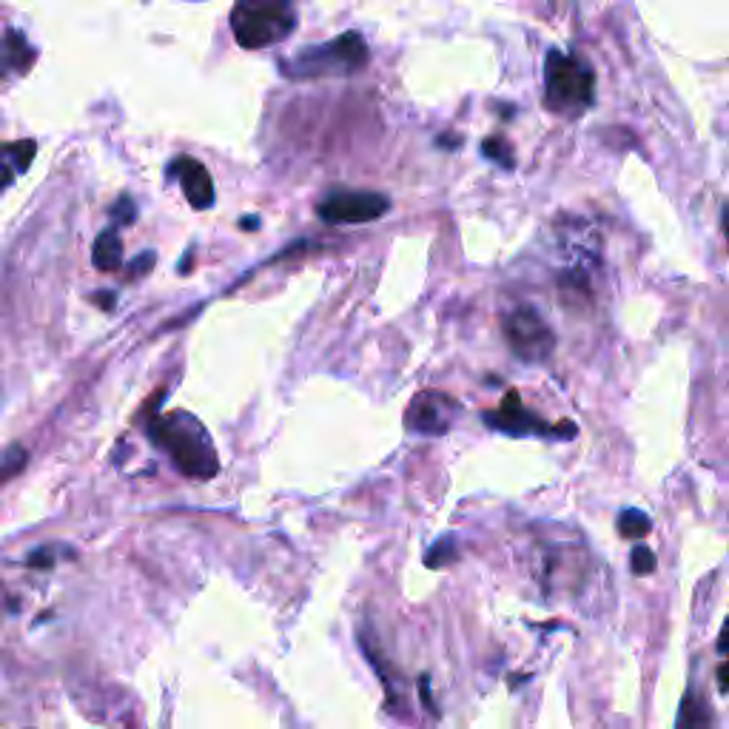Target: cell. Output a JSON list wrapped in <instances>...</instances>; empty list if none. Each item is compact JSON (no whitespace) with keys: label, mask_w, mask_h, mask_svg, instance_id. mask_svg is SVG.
Wrapping results in <instances>:
<instances>
[{"label":"cell","mask_w":729,"mask_h":729,"mask_svg":"<svg viewBox=\"0 0 729 729\" xmlns=\"http://www.w3.org/2000/svg\"><path fill=\"white\" fill-rule=\"evenodd\" d=\"M723 226H727V237H729V208L723 211Z\"/></svg>","instance_id":"cb8c5ba5"},{"label":"cell","mask_w":729,"mask_h":729,"mask_svg":"<svg viewBox=\"0 0 729 729\" xmlns=\"http://www.w3.org/2000/svg\"><path fill=\"white\" fill-rule=\"evenodd\" d=\"M459 402L450 400L447 393L422 391L407 407V427L422 436H445L454 427L456 416H459Z\"/></svg>","instance_id":"52a82bcc"},{"label":"cell","mask_w":729,"mask_h":729,"mask_svg":"<svg viewBox=\"0 0 729 729\" xmlns=\"http://www.w3.org/2000/svg\"><path fill=\"white\" fill-rule=\"evenodd\" d=\"M111 217H115V226H129V222H134V217H138V211H134V203H131V197H120L118 206L111 208Z\"/></svg>","instance_id":"d6986e66"},{"label":"cell","mask_w":729,"mask_h":729,"mask_svg":"<svg viewBox=\"0 0 729 729\" xmlns=\"http://www.w3.org/2000/svg\"><path fill=\"white\" fill-rule=\"evenodd\" d=\"M391 200L377 192H334L317 206V214L328 226H362L388 214Z\"/></svg>","instance_id":"8992f818"},{"label":"cell","mask_w":729,"mask_h":729,"mask_svg":"<svg viewBox=\"0 0 729 729\" xmlns=\"http://www.w3.org/2000/svg\"><path fill=\"white\" fill-rule=\"evenodd\" d=\"M596 100V75L585 61L553 48L544 61V106L565 118H578Z\"/></svg>","instance_id":"3957f363"},{"label":"cell","mask_w":729,"mask_h":729,"mask_svg":"<svg viewBox=\"0 0 729 729\" xmlns=\"http://www.w3.org/2000/svg\"><path fill=\"white\" fill-rule=\"evenodd\" d=\"M456 556H459V551H456V542L450 536H445V538H439V542L434 544V551L427 553L425 565L434 567V570H439V567L456 562Z\"/></svg>","instance_id":"9a60e30c"},{"label":"cell","mask_w":729,"mask_h":729,"mask_svg":"<svg viewBox=\"0 0 729 729\" xmlns=\"http://www.w3.org/2000/svg\"><path fill=\"white\" fill-rule=\"evenodd\" d=\"M91 303L100 305L104 311H111L115 305H118V300H115V294H111V291H97V294L91 296Z\"/></svg>","instance_id":"7402d4cb"},{"label":"cell","mask_w":729,"mask_h":729,"mask_svg":"<svg viewBox=\"0 0 729 729\" xmlns=\"http://www.w3.org/2000/svg\"><path fill=\"white\" fill-rule=\"evenodd\" d=\"M37 52L29 46L26 37L21 32L9 29L7 32V72H29V66L35 63Z\"/></svg>","instance_id":"8fae6325"},{"label":"cell","mask_w":729,"mask_h":729,"mask_svg":"<svg viewBox=\"0 0 729 729\" xmlns=\"http://www.w3.org/2000/svg\"><path fill=\"white\" fill-rule=\"evenodd\" d=\"M718 650L727 655V661H723L721 667H718V687H721L723 693H729V621H727V627H723L721 641H718Z\"/></svg>","instance_id":"ac0fdd59"},{"label":"cell","mask_w":729,"mask_h":729,"mask_svg":"<svg viewBox=\"0 0 729 729\" xmlns=\"http://www.w3.org/2000/svg\"><path fill=\"white\" fill-rule=\"evenodd\" d=\"M35 152L37 145L35 140H21V143H9L7 149H3V154H7V174H3V183H12L14 172L21 174L26 172L29 165H32V160H35Z\"/></svg>","instance_id":"7c38bea8"},{"label":"cell","mask_w":729,"mask_h":729,"mask_svg":"<svg viewBox=\"0 0 729 729\" xmlns=\"http://www.w3.org/2000/svg\"><path fill=\"white\" fill-rule=\"evenodd\" d=\"M26 456L29 454L21 445L7 447V454H3V479H12V476L26 465Z\"/></svg>","instance_id":"2e32d148"},{"label":"cell","mask_w":729,"mask_h":729,"mask_svg":"<svg viewBox=\"0 0 729 729\" xmlns=\"http://www.w3.org/2000/svg\"><path fill=\"white\" fill-rule=\"evenodd\" d=\"M485 422H488L490 427H496V431H502V434L510 436H551L553 431H556V427L544 425L536 413L522 407L519 393L513 391L508 393V400L502 402V407L485 413Z\"/></svg>","instance_id":"ba28073f"},{"label":"cell","mask_w":729,"mask_h":729,"mask_svg":"<svg viewBox=\"0 0 729 729\" xmlns=\"http://www.w3.org/2000/svg\"><path fill=\"white\" fill-rule=\"evenodd\" d=\"M91 260L100 271H118L123 262V240L115 228H106L104 235H97L95 248H91Z\"/></svg>","instance_id":"30bf717a"},{"label":"cell","mask_w":729,"mask_h":729,"mask_svg":"<svg viewBox=\"0 0 729 729\" xmlns=\"http://www.w3.org/2000/svg\"><path fill=\"white\" fill-rule=\"evenodd\" d=\"M633 573L635 576H648V573L655 570V553L650 551V547H644V544H639V547H633Z\"/></svg>","instance_id":"e0dca14e"},{"label":"cell","mask_w":729,"mask_h":729,"mask_svg":"<svg viewBox=\"0 0 729 729\" xmlns=\"http://www.w3.org/2000/svg\"><path fill=\"white\" fill-rule=\"evenodd\" d=\"M154 262H157L154 251H143V254H140L138 260H134L129 265V276H145V274H149V271L154 269Z\"/></svg>","instance_id":"ffe728a7"},{"label":"cell","mask_w":729,"mask_h":729,"mask_svg":"<svg viewBox=\"0 0 729 729\" xmlns=\"http://www.w3.org/2000/svg\"><path fill=\"white\" fill-rule=\"evenodd\" d=\"M168 174L179 179V186H183V194L192 203V208L206 211V208L214 206V183L206 165L183 154V157H177L168 165Z\"/></svg>","instance_id":"9c48e42d"},{"label":"cell","mask_w":729,"mask_h":729,"mask_svg":"<svg viewBox=\"0 0 729 729\" xmlns=\"http://www.w3.org/2000/svg\"><path fill=\"white\" fill-rule=\"evenodd\" d=\"M619 533L624 538H644L650 533V516L635 508L624 510L619 516Z\"/></svg>","instance_id":"4fadbf2b"},{"label":"cell","mask_w":729,"mask_h":729,"mask_svg":"<svg viewBox=\"0 0 729 729\" xmlns=\"http://www.w3.org/2000/svg\"><path fill=\"white\" fill-rule=\"evenodd\" d=\"M26 562H29V567H37V570H48V567L55 565V553H52V547H41V551L32 553Z\"/></svg>","instance_id":"44dd1931"},{"label":"cell","mask_w":729,"mask_h":729,"mask_svg":"<svg viewBox=\"0 0 729 729\" xmlns=\"http://www.w3.org/2000/svg\"><path fill=\"white\" fill-rule=\"evenodd\" d=\"M368 66V43L359 32H345L323 46H308L283 61V75L291 80H319V77H348Z\"/></svg>","instance_id":"7a4b0ae2"},{"label":"cell","mask_w":729,"mask_h":729,"mask_svg":"<svg viewBox=\"0 0 729 729\" xmlns=\"http://www.w3.org/2000/svg\"><path fill=\"white\" fill-rule=\"evenodd\" d=\"M231 29L242 48H265L296 29L294 0H237Z\"/></svg>","instance_id":"277c9868"},{"label":"cell","mask_w":729,"mask_h":729,"mask_svg":"<svg viewBox=\"0 0 729 729\" xmlns=\"http://www.w3.org/2000/svg\"><path fill=\"white\" fill-rule=\"evenodd\" d=\"M149 439L172 456L174 468L192 479H214L220 459L208 439L206 427L192 413H165L149 422Z\"/></svg>","instance_id":"6da1fadb"},{"label":"cell","mask_w":729,"mask_h":729,"mask_svg":"<svg viewBox=\"0 0 729 729\" xmlns=\"http://www.w3.org/2000/svg\"><path fill=\"white\" fill-rule=\"evenodd\" d=\"M242 226H246V231H254V228L260 226V220H257V217H246V220H242Z\"/></svg>","instance_id":"603a6c76"},{"label":"cell","mask_w":729,"mask_h":729,"mask_svg":"<svg viewBox=\"0 0 729 729\" xmlns=\"http://www.w3.org/2000/svg\"><path fill=\"white\" fill-rule=\"evenodd\" d=\"M482 154L488 160H493L496 165H504V168H513L516 165V154H513V145L504 138H488L482 143Z\"/></svg>","instance_id":"5bb4252c"},{"label":"cell","mask_w":729,"mask_h":729,"mask_svg":"<svg viewBox=\"0 0 729 729\" xmlns=\"http://www.w3.org/2000/svg\"><path fill=\"white\" fill-rule=\"evenodd\" d=\"M502 328L510 351L530 364L544 362V359L553 353V348H556V334H553V328L544 323L542 314H538L536 308H530V305H522V308H516L513 314H508Z\"/></svg>","instance_id":"5b68a950"}]
</instances>
